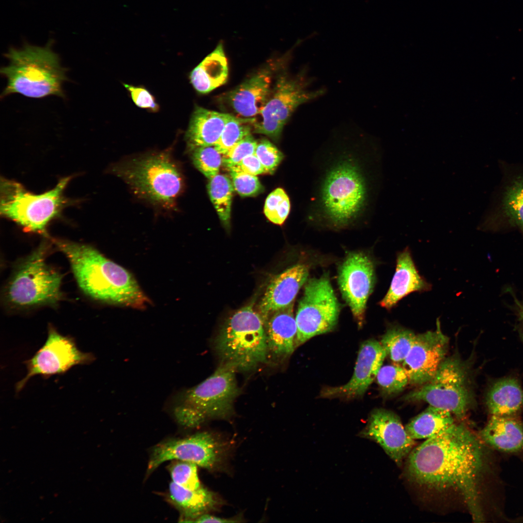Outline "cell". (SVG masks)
<instances>
[{
	"label": "cell",
	"instance_id": "5bb4252c",
	"mask_svg": "<svg viewBox=\"0 0 523 523\" xmlns=\"http://www.w3.org/2000/svg\"><path fill=\"white\" fill-rule=\"evenodd\" d=\"M94 360L92 353L78 349L73 338L61 335L50 325L45 343L31 358L24 362L27 374L17 383L16 392L22 390L34 376L39 375L46 378L63 374L74 366L90 364Z\"/></svg>",
	"mask_w": 523,
	"mask_h": 523
},
{
	"label": "cell",
	"instance_id": "7c38bea8",
	"mask_svg": "<svg viewBox=\"0 0 523 523\" xmlns=\"http://www.w3.org/2000/svg\"><path fill=\"white\" fill-rule=\"evenodd\" d=\"M339 310L327 275L308 280L295 316L296 348L313 337L332 330L338 323Z\"/></svg>",
	"mask_w": 523,
	"mask_h": 523
},
{
	"label": "cell",
	"instance_id": "f546056e",
	"mask_svg": "<svg viewBox=\"0 0 523 523\" xmlns=\"http://www.w3.org/2000/svg\"><path fill=\"white\" fill-rule=\"evenodd\" d=\"M210 200L223 224L230 225L233 187L225 175L218 174L209 179L207 185Z\"/></svg>",
	"mask_w": 523,
	"mask_h": 523
},
{
	"label": "cell",
	"instance_id": "ffe728a7",
	"mask_svg": "<svg viewBox=\"0 0 523 523\" xmlns=\"http://www.w3.org/2000/svg\"><path fill=\"white\" fill-rule=\"evenodd\" d=\"M308 268L297 264L274 277L261 301L260 314L263 320L271 313L294 303L301 287L307 280Z\"/></svg>",
	"mask_w": 523,
	"mask_h": 523
},
{
	"label": "cell",
	"instance_id": "d6986e66",
	"mask_svg": "<svg viewBox=\"0 0 523 523\" xmlns=\"http://www.w3.org/2000/svg\"><path fill=\"white\" fill-rule=\"evenodd\" d=\"M272 77V69L264 68L229 92L225 100L241 117L253 118L260 114L269 99Z\"/></svg>",
	"mask_w": 523,
	"mask_h": 523
},
{
	"label": "cell",
	"instance_id": "d4e9b609",
	"mask_svg": "<svg viewBox=\"0 0 523 523\" xmlns=\"http://www.w3.org/2000/svg\"><path fill=\"white\" fill-rule=\"evenodd\" d=\"M485 403L491 415L514 416L523 409V388L514 377L493 381L485 396Z\"/></svg>",
	"mask_w": 523,
	"mask_h": 523
},
{
	"label": "cell",
	"instance_id": "836d02e7",
	"mask_svg": "<svg viewBox=\"0 0 523 523\" xmlns=\"http://www.w3.org/2000/svg\"><path fill=\"white\" fill-rule=\"evenodd\" d=\"M192 151L193 164L205 177L211 179L218 174L223 155L215 145L199 147Z\"/></svg>",
	"mask_w": 523,
	"mask_h": 523
},
{
	"label": "cell",
	"instance_id": "7bdbcfd3",
	"mask_svg": "<svg viewBox=\"0 0 523 523\" xmlns=\"http://www.w3.org/2000/svg\"><path fill=\"white\" fill-rule=\"evenodd\" d=\"M194 522L198 523H234L237 521L236 520H234L233 519L223 518L205 513L199 516Z\"/></svg>",
	"mask_w": 523,
	"mask_h": 523
},
{
	"label": "cell",
	"instance_id": "74e56055",
	"mask_svg": "<svg viewBox=\"0 0 523 523\" xmlns=\"http://www.w3.org/2000/svg\"><path fill=\"white\" fill-rule=\"evenodd\" d=\"M258 142L249 134L223 155L222 164L227 169L235 167L246 156L255 154Z\"/></svg>",
	"mask_w": 523,
	"mask_h": 523
},
{
	"label": "cell",
	"instance_id": "484cf974",
	"mask_svg": "<svg viewBox=\"0 0 523 523\" xmlns=\"http://www.w3.org/2000/svg\"><path fill=\"white\" fill-rule=\"evenodd\" d=\"M167 499L181 513V522H193L199 516L213 508L217 504L216 496L202 487L190 490L172 481L169 484Z\"/></svg>",
	"mask_w": 523,
	"mask_h": 523
},
{
	"label": "cell",
	"instance_id": "7402d4cb",
	"mask_svg": "<svg viewBox=\"0 0 523 523\" xmlns=\"http://www.w3.org/2000/svg\"><path fill=\"white\" fill-rule=\"evenodd\" d=\"M431 285L419 274L408 248L398 253L396 270L389 288L380 305L390 309L403 298L415 292L430 290Z\"/></svg>",
	"mask_w": 523,
	"mask_h": 523
},
{
	"label": "cell",
	"instance_id": "2e32d148",
	"mask_svg": "<svg viewBox=\"0 0 523 523\" xmlns=\"http://www.w3.org/2000/svg\"><path fill=\"white\" fill-rule=\"evenodd\" d=\"M439 321L436 329L416 335L415 342L402 363L409 383L425 384L431 380L445 359L449 339L441 330Z\"/></svg>",
	"mask_w": 523,
	"mask_h": 523
},
{
	"label": "cell",
	"instance_id": "e575fe53",
	"mask_svg": "<svg viewBox=\"0 0 523 523\" xmlns=\"http://www.w3.org/2000/svg\"><path fill=\"white\" fill-rule=\"evenodd\" d=\"M290 210L289 197L281 188H277L272 191L265 200L264 214L274 224H282L287 218Z\"/></svg>",
	"mask_w": 523,
	"mask_h": 523
},
{
	"label": "cell",
	"instance_id": "ac0fdd59",
	"mask_svg": "<svg viewBox=\"0 0 523 523\" xmlns=\"http://www.w3.org/2000/svg\"><path fill=\"white\" fill-rule=\"evenodd\" d=\"M387 356L380 342L370 339L359 349L354 371L346 384L326 388L322 392L325 398H354L362 396L376 378Z\"/></svg>",
	"mask_w": 523,
	"mask_h": 523
},
{
	"label": "cell",
	"instance_id": "ab89813d",
	"mask_svg": "<svg viewBox=\"0 0 523 523\" xmlns=\"http://www.w3.org/2000/svg\"><path fill=\"white\" fill-rule=\"evenodd\" d=\"M123 85L129 92L133 102L137 106L149 109L153 112L159 110L158 105L156 103L154 97L146 89L126 84H123Z\"/></svg>",
	"mask_w": 523,
	"mask_h": 523
},
{
	"label": "cell",
	"instance_id": "e0dca14e",
	"mask_svg": "<svg viewBox=\"0 0 523 523\" xmlns=\"http://www.w3.org/2000/svg\"><path fill=\"white\" fill-rule=\"evenodd\" d=\"M359 435L378 444L398 465L409 455L415 445V440L409 436L399 417L385 409L373 411Z\"/></svg>",
	"mask_w": 523,
	"mask_h": 523
},
{
	"label": "cell",
	"instance_id": "4316f807",
	"mask_svg": "<svg viewBox=\"0 0 523 523\" xmlns=\"http://www.w3.org/2000/svg\"><path fill=\"white\" fill-rule=\"evenodd\" d=\"M228 72L227 59L221 41L191 71L189 77L197 92L207 93L226 83Z\"/></svg>",
	"mask_w": 523,
	"mask_h": 523
},
{
	"label": "cell",
	"instance_id": "277c9868",
	"mask_svg": "<svg viewBox=\"0 0 523 523\" xmlns=\"http://www.w3.org/2000/svg\"><path fill=\"white\" fill-rule=\"evenodd\" d=\"M5 56L9 64L0 69L7 81L1 97L13 93L33 98L64 97L62 85L67 80L66 70L51 49V42L45 46L26 43L20 48L11 47Z\"/></svg>",
	"mask_w": 523,
	"mask_h": 523
},
{
	"label": "cell",
	"instance_id": "8992f818",
	"mask_svg": "<svg viewBox=\"0 0 523 523\" xmlns=\"http://www.w3.org/2000/svg\"><path fill=\"white\" fill-rule=\"evenodd\" d=\"M237 370L221 363L215 371L196 386L181 392L174 399L173 414L183 426L195 427L208 418H225L233 412V404L240 390Z\"/></svg>",
	"mask_w": 523,
	"mask_h": 523
},
{
	"label": "cell",
	"instance_id": "8fae6325",
	"mask_svg": "<svg viewBox=\"0 0 523 523\" xmlns=\"http://www.w3.org/2000/svg\"><path fill=\"white\" fill-rule=\"evenodd\" d=\"M311 81L302 71L294 77L279 75L269 99L260 114L262 121L255 123L253 132L265 135L278 141L283 128L294 110L301 105L324 93L323 89L310 91Z\"/></svg>",
	"mask_w": 523,
	"mask_h": 523
},
{
	"label": "cell",
	"instance_id": "9c48e42d",
	"mask_svg": "<svg viewBox=\"0 0 523 523\" xmlns=\"http://www.w3.org/2000/svg\"><path fill=\"white\" fill-rule=\"evenodd\" d=\"M48 245L43 242L16 267L5 290L11 305L27 308L55 306L62 298V276L46 262Z\"/></svg>",
	"mask_w": 523,
	"mask_h": 523
},
{
	"label": "cell",
	"instance_id": "83f0119b",
	"mask_svg": "<svg viewBox=\"0 0 523 523\" xmlns=\"http://www.w3.org/2000/svg\"><path fill=\"white\" fill-rule=\"evenodd\" d=\"M487 226L492 230L515 228L523 234V175L514 177L506 186L499 209Z\"/></svg>",
	"mask_w": 523,
	"mask_h": 523
},
{
	"label": "cell",
	"instance_id": "d590c367",
	"mask_svg": "<svg viewBox=\"0 0 523 523\" xmlns=\"http://www.w3.org/2000/svg\"><path fill=\"white\" fill-rule=\"evenodd\" d=\"M171 461L168 469L173 482L190 490H197L202 487L198 476L197 464L183 461Z\"/></svg>",
	"mask_w": 523,
	"mask_h": 523
},
{
	"label": "cell",
	"instance_id": "603a6c76",
	"mask_svg": "<svg viewBox=\"0 0 523 523\" xmlns=\"http://www.w3.org/2000/svg\"><path fill=\"white\" fill-rule=\"evenodd\" d=\"M232 115L197 106L186 132L188 148L193 151L199 147L215 145L226 123Z\"/></svg>",
	"mask_w": 523,
	"mask_h": 523
},
{
	"label": "cell",
	"instance_id": "f1b7e54d",
	"mask_svg": "<svg viewBox=\"0 0 523 523\" xmlns=\"http://www.w3.org/2000/svg\"><path fill=\"white\" fill-rule=\"evenodd\" d=\"M453 415L443 409L430 405L405 427L414 440L428 439L454 423Z\"/></svg>",
	"mask_w": 523,
	"mask_h": 523
},
{
	"label": "cell",
	"instance_id": "ba28073f",
	"mask_svg": "<svg viewBox=\"0 0 523 523\" xmlns=\"http://www.w3.org/2000/svg\"><path fill=\"white\" fill-rule=\"evenodd\" d=\"M70 179L62 178L53 189L34 194L17 182L1 178L0 214L26 231L45 233L48 223L66 205L63 193Z\"/></svg>",
	"mask_w": 523,
	"mask_h": 523
},
{
	"label": "cell",
	"instance_id": "b9f144b4",
	"mask_svg": "<svg viewBox=\"0 0 523 523\" xmlns=\"http://www.w3.org/2000/svg\"><path fill=\"white\" fill-rule=\"evenodd\" d=\"M512 294L514 299L513 308L517 317V330L523 341V300H519L513 293Z\"/></svg>",
	"mask_w": 523,
	"mask_h": 523
},
{
	"label": "cell",
	"instance_id": "3957f363",
	"mask_svg": "<svg viewBox=\"0 0 523 523\" xmlns=\"http://www.w3.org/2000/svg\"><path fill=\"white\" fill-rule=\"evenodd\" d=\"M54 243L69 260L86 295L108 304L143 309L151 303L133 275L93 247L62 240Z\"/></svg>",
	"mask_w": 523,
	"mask_h": 523
},
{
	"label": "cell",
	"instance_id": "1f68e13d",
	"mask_svg": "<svg viewBox=\"0 0 523 523\" xmlns=\"http://www.w3.org/2000/svg\"><path fill=\"white\" fill-rule=\"evenodd\" d=\"M255 123L254 118L232 117L226 123L220 138L215 144L217 150L226 154L235 145L251 134Z\"/></svg>",
	"mask_w": 523,
	"mask_h": 523
},
{
	"label": "cell",
	"instance_id": "d6a6232c",
	"mask_svg": "<svg viewBox=\"0 0 523 523\" xmlns=\"http://www.w3.org/2000/svg\"><path fill=\"white\" fill-rule=\"evenodd\" d=\"M376 379L381 390L388 395L401 392L409 383L404 369L396 364L382 366Z\"/></svg>",
	"mask_w": 523,
	"mask_h": 523
},
{
	"label": "cell",
	"instance_id": "30bf717a",
	"mask_svg": "<svg viewBox=\"0 0 523 523\" xmlns=\"http://www.w3.org/2000/svg\"><path fill=\"white\" fill-rule=\"evenodd\" d=\"M466 368L457 356L444 360L432 378L405 397L409 401H423L430 405L463 417L473 402Z\"/></svg>",
	"mask_w": 523,
	"mask_h": 523
},
{
	"label": "cell",
	"instance_id": "44dd1931",
	"mask_svg": "<svg viewBox=\"0 0 523 523\" xmlns=\"http://www.w3.org/2000/svg\"><path fill=\"white\" fill-rule=\"evenodd\" d=\"M294 303L269 314L263 320L269 355L275 359L289 356L296 348L297 325Z\"/></svg>",
	"mask_w": 523,
	"mask_h": 523
},
{
	"label": "cell",
	"instance_id": "6da1fadb",
	"mask_svg": "<svg viewBox=\"0 0 523 523\" xmlns=\"http://www.w3.org/2000/svg\"><path fill=\"white\" fill-rule=\"evenodd\" d=\"M484 461L478 438L464 425L454 423L412 450L406 469L409 479L420 486L458 493L473 521L481 522L479 483Z\"/></svg>",
	"mask_w": 523,
	"mask_h": 523
},
{
	"label": "cell",
	"instance_id": "f35d334b",
	"mask_svg": "<svg viewBox=\"0 0 523 523\" xmlns=\"http://www.w3.org/2000/svg\"><path fill=\"white\" fill-rule=\"evenodd\" d=\"M255 154L267 172H273L283 159V154L270 141L262 139L257 144Z\"/></svg>",
	"mask_w": 523,
	"mask_h": 523
},
{
	"label": "cell",
	"instance_id": "8d00e7d4",
	"mask_svg": "<svg viewBox=\"0 0 523 523\" xmlns=\"http://www.w3.org/2000/svg\"><path fill=\"white\" fill-rule=\"evenodd\" d=\"M231 178L233 189L241 196H256L261 193L263 188L258 178L235 168L228 169Z\"/></svg>",
	"mask_w": 523,
	"mask_h": 523
},
{
	"label": "cell",
	"instance_id": "7a4b0ae2",
	"mask_svg": "<svg viewBox=\"0 0 523 523\" xmlns=\"http://www.w3.org/2000/svg\"><path fill=\"white\" fill-rule=\"evenodd\" d=\"M335 147L321 162L308 217L342 228L367 217L375 182L372 154L356 144Z\"/></svg>",
	"mask_w": 523,
	"mask_h": 523
},
{
	"label": "cell",
	"instance_id": "52a82bcc",
	"mask_svg": "<svg viewBox=\"0 0 523 523\" xmlns=\"http://www.w3.org/2000/svg\"><path fill=\"white\" fill-rule=\"evenodd\" d=\"M215 345L221 363L237 370L250 371L268 361L264 323L252 305L241 308L226 320Z\"/></svg>",
	"mask_w": 523,
	"mask_h": 523
},
{
	"label": "cell",
	"instance_id": "5b68a950",
	"mask_svg": "<svg viewBox=\"0 0 523 523\" xmlns=\"http://www.w3.org/2000/svg\"><path fill=\"white\" fill-rule=\"evenodd\" d=\"M112 171L136 195L165 207L174 205L184 187L181 170L168 151L128 159L116 164Z\"/></svg>",
	"mask_w": 523,
	"mask_h": 523
},
{
	"label": "cell",
	"instance_id": "4dcf8cb0",
	"mask_svg": "<svg viewBox=\"0 0 523 523\" xmlns=\"http://www.w3.org/2000/svg\"><path fill=\"white\" fill-rule=\"evenodd\" d=\"M416 335L410 330L399 326L388 329L381 343L386 355L394 364H402L411 350Z\"/></svg>",
	"mask_w": 523,
	"mask_h": 523
},
{
	"label": "cell",
	"instance_id": "9a60e30c",
	"mask_svg": "<svg viewBox=\"0 0 523 523\" xmlns=\"http://www.w3.org/2000/svg\"><path fill=\"white\" fill-rule=\"evenodd\" d=\"M373 263L364 253H349L340 265L338 281L358 326L363 325L366 304L375 283Z\"/></svg>",
	"mask_w": 523,
	"mask_h": 523
},
{
	"label": "cell",
	"instance_id": "cb8c5ba5",
	"mask_svg": "<svg viewBox=\"0 0 523 523\" xmlns=\"http://www.w3.org/2000/svg\"><path fill=\"white\" fill-rule=\"evenodd\" d=\"M480 436L485 443L501 451L523 449V425L513 416L491 415Z\"/></svg>",
	"mask_w": 523,
	"mask_h": 523
},
{
	"label": "cell",
	"instance_id": "60d3db41",
	"mask_svg": "<svg viewBox=\"0 0 523 523\" xmlns=\"http://www.w3.org/2000/svg\"><path fill=\"white\" fill-rule=\"evenodd\" d=\"M233 167L255 176L267 173L266 170L255 154L246 156L236 166Z\"/></svg>",
	"mask_w": 523,
	"mask_h": 523
},
{
	"label": "cell",
	"instance_id": "4fadbf2b",
	"mask_svg": "<svg viewBox=\"0 0 523 523\" xmlns=\"http://www.w3.org/2000/svg\"><path fill=\"white\" fill-rule=\"evenodd\" d=\"M228 445L209 432H200L158 443L152 449L146 477L163 463L173 460L193 462L209 469H216L224 461Z\"/></svg>",
	"mask_w": 523,
	"mask_h": 523
}]
</instances>
